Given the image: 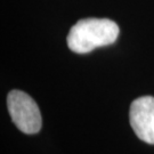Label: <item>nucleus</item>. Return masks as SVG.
I'll list each match as a JSON object with an SVG mask.
<instances>
[{
  "instance_id": "7ed1b4c3",
  "label": "nucleus",
  "mask_w": 154,
  "mask_h": 154,
  "mask_svg": "<svg viewBox=\"0 0 154 154\" xmlns=\"http://www.w3.org/2000/svg\"><path fill=\"white\" fill-rule=\"evenodd\" d=\"M129 120L139 139L154 145V97L143 96L130 105Z\"/></svg>"
},
{
  "instance_id": "f257e3e1",
  "label": "nucleus",
  "mask_w": 154,
  "mask_h": 154,
  "mask_svg": "<svg viewBox=\"0 0 154 154\" xmlns=\"http://www.w3.org/2000/svg\"><path fill=\"white\" fill-rule=\"evenodd\" d=\"M119 26L109 18H83L67 34V46L77 54H87L98 47L112 45L119 35Z\"/></svg>"
},
{
  "instance_id": "f03ea898",
  "label": "nucleus",
  "mask_w": 154,
  "mask_h": 154,
  "mask_svg": "<svg viewBox=\"0 0 154 154\" xmlns=\"http://www.w3.org/2000/svg\"><path fill=\"white\" fill-rule=\"evenodd\" d=\"M7 107L11 121L24 134L33 135L41 129L42 119L38 105L28 94L14 89L7 96Z\"/></svg>"
}]
</instances>
